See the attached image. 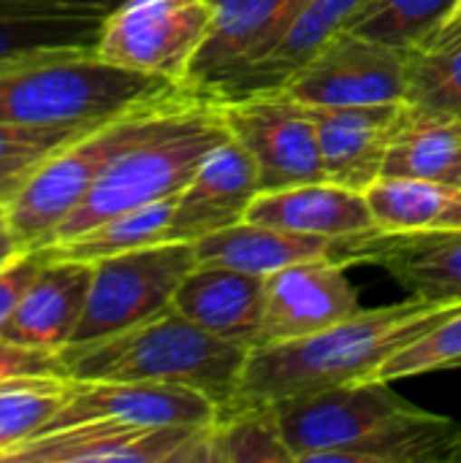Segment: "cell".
I'll return each mask as SVG.
<instances>
[{"mask_svg":"<svg viewBox=\"0 0 461 463\" xmlns=\"http://www.w3.org/2000/svg\"><path fill=\"white\" fill-rule=\"evenodd\" d=\"M245 220L326 239H348L375 228L367 195L329 179L258 193Z\"/></svg>","mask_w":461,"mask_h":463,"instance_id":"22","label":"cell"},{"mask_svg":"<svg viewBox=\"0 0 461 463\" xmlns=\"http://www.w3.org/2000/svg\"><path fill=\"white\" fill-rule=\"evenodd\" d=\"M408 103L461 117V0L408 52Z\"/></svg>","mask_w":461,"mask_h":463,"instance_id":"26","label":"cell"},{"mask_svg":"<svg viewBox=\"0 0 461 463\" xmlns=\"http://www.w3.org/2000/svg\"><path fill=\"white\" fill-rule=\"evenodd\" d=\"M461 304L408 298L383 309H364L318 334L253 347L234 399L223 410L277 404L348 383L375 380L378 369L402 347L456 315Z\"/></svg>","mask_w":461,"mask_h":463,"instance_id":"1","label":"cell"},{"mask_svg":"<svg viewBox=\"0 0 461 463\" xmlns=\"http://www.w3.org/2000/svg\"><path fill=\"white\" fill-rule=\"evenodd\" d=\"M5 217H8V206L0 203V222H5Z\"/></svg>","mask_w":461,"mask_h":463,"instance_id":"36","label":"cell"},{"mask_svg":"<svg viewBox=\"0 0 461 463\" xmlns=\"http://www.w3.org/2000/svg\"><path fill=\"white\" fill-rule=\"evenodd\" d=\"M122 0H0V71L54 54L95 52Z\"/></svg>","mask_w":461,"mask_h":463,"instance_id":"16","label":"cell"},{"mask_svg":"<svg viewBox=\"0 0 461 463\" xmlns=\"http://www.w3.org/2000/svg\"><path fill=\"white\" fill-rule=\"evenodd\" d=\"M454 184H459V187H461V171H459V174H456V179H454Z\"/></svg>","mask_w":461,"mask_h":463,"instance_id":"37","label":"cell"},{"mask_svg":"<svg viewBox=\"0 0 461 463\" xmlns=\"http://www.w3.org/2000/svg\"><path fill=\"white\" fill-rule=\"evenodd\" d=\"M27 374H65L60 353L16 345L0 336V383Z\"/></svg>","mask_w":461,"mask_h":463,"instance_id":"34","label":"cell"},{"mask_svg":"<svg viewBox=\"0 0 461 463\" xmlns=\"http://www.w3.org/2000/svg\"><path fill=\"white\" fill-rule=\"evenodd\" d=\"M247 355L250 347L201 328L174 307L128 331L60 353L71 380L185 385L209 396L217 410L234 399Z\"/></svg>","mask_w":461,"mask_h":463,"instance_id":"2","label":"cell"},{"mask_svg":"<svg viewBox=\"0 0 461 463\" xmlns=\"http://www.w3.org/2000/svg\"><path fill=\"white\" fill-rule=\"evenodd\" d=\"M90 277L92 263L54 255L49 247L46 266L38 271L35 282L3 326L0 336L16 345L62 353L82 320Z\"/></svg>","mask_w":461,"mask_h":463,"instance_id":"19","label":"cell"},{"mask_svg":"<svg viewBox=\"0 0 461 463\" xmlns=\"http://www.w3.org/2000/svg\"><path fill=\"white\" fill-rule=\"evenodd\" d=\"M272 407L296 463H334L342 450L424 412L386 380L348 383Z\"/></svg>","mask_w":461,"mask_h":463,"instance_id":"7","label":"cell"},{"mask_svg":"<svg viewBox=\"0 0 461 463\" xmlns=\"http://www.w3.org/2000/svg\"><path fill=\"white\" fill-rule=\"evenodd\" d=\"M196 266L193 241H160L92 260L87 304L71 345L128 331L171 309L182 279Z\"/></svg>","mask_w":461,"mask_h":463,"instance_id":"6","label":"cell"},{"mask_svg":"<svg viewBox=\"0 0 461 463\" xmlns=\"http://www.w3.org/2000/svg\"><path fill=\"white\" fill-rule=\"evenodd\" d=\"M71 396L65 374H27L0 383V463L38 437Z\"/></svg>","mask_w":461,"mask_h":463,"instance_id":"27","label":"cell"},{"mask_svg":"<svg viewBox=\"0 0 461 463\" xmlns=\"http://www.w3.org/2000/svg\"><path fill=\"white\" fill-rule=\"evenodd\" d=\"M264 296L266 277L198 263L182 279L171 307L201 328L253 350L261 334Z\"/></svg>","mask_w":461,"mask_h":463,"instance_id":"20","label":"cell"},{"mask_svg":"<svg viewBox=\"0 0 461 463\" xmlns=\"http://www.w3.org/2000/svg\"><path fill=\"white\" fill-rule=\"evenodd\" d=\"M258 193L255 163L228 133L206 152L193 179L177 195L166 241H198L206 233L242 222Z\"/></svg>","mask_w":461,"mask_h":463,"instance_id":"17","label":"cell"},{"mask_svg":"<svg viewBox=\"0 0 461 463\" xmlns=\"http://www.w3.org/2000/svg\"><path fill=\"white\" fill-rule=\"evenodd\" d=\"M454 369H461V361H456V366H454Z\"/></svg>","mask_w":461,"mask_h":463,"instance_id":"38","label":"cell"},{"mask_svg":"<svg viewBox=\"0 0 461 463\" xmlns=\"http://www.w3.org/2000/svg\"><path fill=\"white\" fill-rule=\"evenodd\" d=\"M182 84L114 65L95 52L54 54L0 71V122L27 128H98Z\"/></svg>","mask_w":461,"mask_h":463,"instance_id":"4","label":"cell"},{"mask_svg":"<svg viewBox=\"0 0 461 463\" xmlns=\"http://www.w3.org/2000/svg\"><path fill=\"white\" fill-rule=\"evenodd\" d=\"M92 128H27L0 122V203H11L27 179L60 146Z\"/></svg>","mask_w":461,"mask_h":463,"instance_id":"31","label":"cell"},{"mask_svg":"<svg viewBox=\"0 0 461 463\" xmlns=\"http://www.w3.org/2000/svg\"><path fill=\"white\" fill-rule=\"evenodd\" d=\"M209 24V0H122L103 22L95 54L185 87Z\"/></svg>","mask_w":461,"mask_h":463,"instance_id":"8","label":"cell"},{"mask_svg":"<svg viewBox=\"0 0 461 463\" xmlns=\"http://www.w3.org/2000/svg\"><path fill=\"white\" fill-rule=\"evenodd\" d=\"M187 87L144 100L109 122L82 133L60 146L27 179L22 193L8 203V228L19 247H49L62 220L84 201L101 174L130 146L163 130H171L201 103Z\"/></svg>","mask_w":461,"mask_h":463,"instance_id":"3","label":"cell"},{"mask_svg":"<svg viewBox=\"0 0 461 463\" xmlns=\"http://www.w3.org/2000/svg\"><path fill=\"white\" fill-rule=\"evenodd\" d=\"M193 244H196L198 263L228 266L247 274L269 277L293 263L321 260V258L334 260L337 239L296 233V231L242 220L236 225L206 233Z\"/></svg>","mask_w":461,"mask_h":463,"instance_id":"23","label":"cell"},{"mask_svg":"<svg viewBox=\"0 0 461 463\" xmlns=\"http://www.w3.org/2000/svg\"><path fill=\"white\" fill-rule=\"evenodd\" d=\"M456 361H461V309L456 315L446 317L440 326L394 353L375 374V380H405V377H418L427 372L437 369H454Z\"/></svg>","mask_w":461,"mask_h":463,"instance_id":"32","label":"cell"},{"mask_svg":"<svg viewBox=\"0 0 461 463\" xmlns=\"http://www.w3.org/2000/svg\"><path fill=\"white\" fill-rule=\"evenodd\" d=\"M334 260L375 263L386 269L413 298L461 304V228L432 231H367L337 239Z\"/></svg>","mask_w":461,"mask_h":463,"instance_id":"12","label":"cell"},{"mask_svg":"<svg viewBox=\"0 0 461 463\" xmlns=\"http://www.w3.org/2000/svg\"><path fill=\"white\" fill-rule=\"evenodd\" d=\"M364 195L378 231L461 228L459 184L416 176H380Z\"/></svg>","mask_w":461,"mask_h":463,"instance_id":"25","label":"cell"},{"mask_svg":"<svg viewBox=\"0 0 461 463\" xmlns=\"http://www.w3.org/2000/svg\"><path fill=\"white\" fill-rule=\"evenodd\" d=\"M459 0H359L345 30L408 54L416 49Z\"/></svg>","mask_w":461,"mask_h":463,"instance_id":"30","label":"cell"},{"mask_svg":"<svg viewBox=\"0 0 461 463\" xmlns=\"http://www.w3.org/2000/svg\"><path fill=\"white\" fill-rule=\"evenodd\" d=\"M310 0H209V35L196 52L185 87L206 98L217 84L261 60Z\"/></svg>","mask_w":461,"mask_h":463,"instance_id":"14","label":"cell"},{"mask_svg":"<svg viewBox=\"0 0 461 463\" xmlns=\"http://www.w3.org/2000/svg\"><path fill=\"white\" fill-rule=\"evenodd\" d=\"M345 269L337 260L321 258L269 274L255 347L302 339L364 312Z\"/></svg>","mask_w":461,"mask_h":463,"instance_id":"13","label":"cell"},{"mask_svg":"<svg viewBox=\"0 0 461 463\" xmlns=\"http://www.w3.org/2000/svg\"><path fill=\"white\" fill-rule=\"evenodd\" d=\"M174 206H177V198L136 206V209H128L122 214H114V217L92 225L90 231H84L68 241L49 244V247L54 255L92 263V260L120 255L128 250L160 244V241H166L168 225L174 217Z\"/></svg>","mask_w":461,"mask_h":463,"instance_id":"29","label":"cell"},{"mask_svg":"<svg viewBox=\"0 0 461 463\" xmlns=\"http://www.w3.org/2000/svg\"><path fill=\"white\" fill-rule=\"evenodd\" d=\"M307 106H370L408 98V54L340 30L283 87Z\"/></svg>","mask_w":461,"mask_h":463,"instance_id":"11","label":"cell"},{"mask_svg":"<svg viewBox=\"0 0 461 463\" xmlns=\"http://www.w3.org/2000/svg\"><path fill=\"white\" fill-rule=\"evenodd\" d=\"M359 0H310L296 19L291 22L288 33L277 41L272 52L261 60L242 68L228 81L217 84L206 100L228 103L239 98H250L258 92L283 90L291 76H296L351 19Z\"/></svg>","mask_w":461,"mask_h":463,"instance_id":"21","label":"cell"},{"mask_svg":"<svg viewBox=\"0 0 461 463\" xmlns=\"http://www.w3.org/2000/svg\"><path fill=\"white\" fill-rule=\"evenodd\" d=\"M16 250H22V247L16 244V239H14V233H11V228H8V222H0V263L8 260Z\"/></svg>","mask_w":461,"mask_h":463,"instance_id":"35","label":"cell"},{"mask_svg":"<svg viewBox=\"0 0 461 463\" xmlns=\"http://www.w3.org/2000/svg\"><path fill=\"white\" fill-rule=\"evenodd\" d=\"M228 136L215 100H201L187 119L125 149L92 184L84 201L54 231L52 244L68 241L92 225L136 206L177 198L198 171L206 152Z\"/></svg>","mask_w":461,"mask_h":463,"instance_id":"5","label":"cell"},{"mask_svg":"<svg viewBox=\"0 0 461 463\" xmlns=\"http://www.w3.org/2000/svg\"><path fill=\"white\" fill-rule=\"evenodd\" d=\"M217 106L228 133L250 152L261 193L326 179L315 119L310 109L285 90Z\"/></svg>","mask_w":461,"mask_h":463,"instance_id":"9","label":"cell"},{"mask_svg":"<svg viewBox=\"0 0 461 463\" xmlns=\"http://www.w3.org/2000/svg\"><path fill=\"white\" fill-rule=\"evenodd\" d=\"M461 171V117L408 103V114L389 146L383 176L451 182Z\"/></svg>","mask_w":461,"mask_h":463,"instance_id":"24","label":"cell"},{"mask_svg":"<svg viewBox=\"0 0 461 463\" xmlns=\"http://www.w3.org/2000/svg\"><path fill=\"white\" fill-rule=\"evenodd\" d=\"M215 418L217 404L201 391L185 385L71 380L68 402L43 431L87 420H122L139 426H209Z\"/></svg>","mask_w":461,"mask_h":463,"instance_id":"15","label":"cell"},{"mask_svg":"<svg viewBox=\"0 0 461 463\" xmlns=\"http://www.w3.org/2000/svg\"><path fill=\"white\" fill-rule=\"evenodd\" d=\"M209 463H296L272 404L217 410L209 426Z\"/></svg>","mask_w":461,"mask_h":463,"instance_id":"28","label":"cell"},{"mask_svg":"<svg viewBox=\"0 0 461 463\" xmlns=\"http://www.w3.org/2000/svg\"><path fill=\"white\" fill-rule=\"evenodd\" d=\"M307 109L315 119L321 160L329 182L364 193L383 176V163L408 114V100Z\"/></svg>","mask_w":461,"mask_h":463,"instance_id":"18","label":"cell"},{"mask_svg":"<svg viewBox=\"0 0 461 463\" xmlns=\"http://www.w3.org/2000/svg\"><path fill=\"white\" fill-rule=\"evenodd\" d=\"M209 426L87 420L27 439L8 463H209Z\"/></svg>","mask_w":461,"mask_h":463,"instance_id":"10","label":"cell"},{"mask_svg":"<svg viewBox=\"0 0 461 463\" xmlns=\"http://www.w3.org/2000/svg\"><path fill=\"white\" fill-rule=\"evenodd\" d=\"M49 260V247H22L0 263V331L22 304L38 271Z\"/></svg>","mask_w":461,"mask_h":463,"instance_id":"33","label":"cell"}]
</instances>
